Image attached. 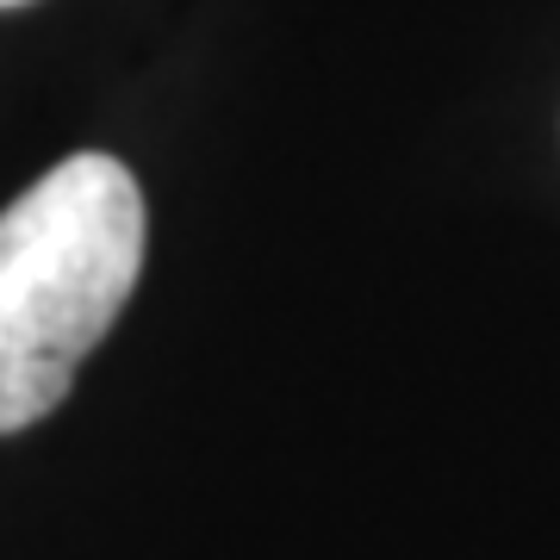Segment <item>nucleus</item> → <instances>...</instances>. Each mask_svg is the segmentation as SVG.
Here are the masks:
<instances>
[{"label":"nucleus","mask_w":560,"mask_h":560,"mask_svg":"<svg viewBox=\"0 0 560 560\" xmlns=\"http://www.w3.org/2000/svg\"><path fill=\"white\" fill-rule=\"evenodd\" d=\"M143 194L119 156L81 150L0 212V436L69 399L143 275Z\"/></svg>","instance_id":"nucleus-1"},{"label":"nucleus","mask_w":560,"mask_h":560,"mask_svg":"<svg viewBox=\"0 0 560 560\" xmlns=\"http://www.w3.org/2000/svg\"><path fill=\"white\" fill-rule=\"evenodd\" d=\"M0 7H25V0H0Z\"/></svg>","instance_id":"nucleus-2"}]
</instances>
